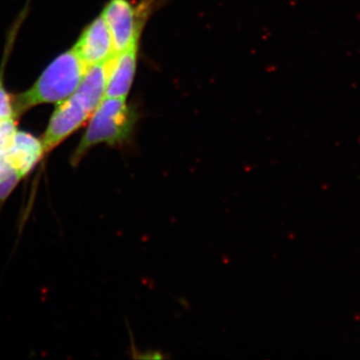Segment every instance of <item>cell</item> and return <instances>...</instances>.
Wrapping results in <instances>:
<instances>
[{
    "instance_id": "cell-6",
    "label": "cell",
    "mask_w": 360,
    "mask_h": 360,
    "mask_svg": "<svg viewBox=\"0 0 360 360\" xmlns=\"http://www.w3.org/2000/svg\"><path fill=\"white\" fill-rule=\"evenodd\" d=\"M139 46L115 53L108 63L105 97L127 98L136 72Z\"/></svg>"
},
{
    "instance_id": "cell-3",
    "label": "cell",
    "mask_w": 360,
    "mask_h": 360,
    "mask_svg": "<svg viewBox=\"0 0 360 360\" xmlns=\"http://www.w3.org/2000/svg\"><path fill=\"white\" fill-rule=\"evenodd\" d=\"M148 8L136 6L130 0H110L103 16L112 37L115 53L139 46Z\"/></svg>"
},
{
    "instance_id": "cell-4",
    "label": "cell",
    "mask_w": 360,
    "mask_h": 360,
    "mask_svg": "<svg viewBox=\"0 0 360 360\" xmlns=\"http://www.w3.org/2000/svg\"><path fill=\"white\" fill-rule=\"evenodd\" d=\"M56 104L58 105L41 139L45 155L58 148L91 116V113L73 94Z\"/></svg>"
},
{
    "instance_id": "cell-10",
    "label": "cell",
    "mask_w": 360,
    "mask_h": 360,
    "mask_svg": "<svg viewBox=\"0 0 360 360\" xmlns=\"http://www.w3.org/2000/svg\"><path fill=\"white\" fill-rule=\"evenodd\" d=\"M4 72L0 71V120L16 117L14 113L13 99L6 91L4 84Z\"/></svg>"
},
{
    "instance_id": "cell-11",
    "label": "cell",
    "mask_w": 360,
    "mask_h": 360,
    "mask_svg": "<svg viewBox=\"0 0 360 360\" xmlns=\"http://www.w3.org/2000/svg\"><path fill=\"white\" fill-rule=\"evenodd\" d=\"M21 179H22V177L20 174H14L9 176L8 179L0 181V205L11 195V193L18 186Z\"/></svg>"
},
{
    "instance_id": "cell-8",
    "label": "cell",
    "mask_w": 360,
    "mask_h": 360,
    "mask_svg": "<svg viewBox=\"0 0 360 360\" xmlns=\"http://www.w3.org/2000/svg\"><path fill=\"white\" fill-rule=\"evenodd\" d=\"M108 63L110 61L87 68L82 82L73 94L91 115L105 98Z\"/></svg>"
},
{
    "instance_id": "cell-5",
    "label": "cell",
    "mask_w": 360,
    "mask_h": 360,
    "mask_svg": "<svg viewBox=\"0 0 360 360\" xmlns=\"http://www.w3.org/2000/svg\"><path fill=\"white\" fill-rule=\"evenodd\" d=\"M73 49L86 68L108 63L115 56L112 37L103 15L86 26Z\"/></svg>"
},
{
    "instance_id": "cell-9",
    "label": "cell",
    "mask_w": 360,
    "mask_h": 360,
    "mask_svg": "<svg viewBox=\"0 0 360 360\" xmlns=\"http://www.w3.org/2000/svg\"><path fill=\"white\" fill-rule=\"evenodd\" d=\"M16 131L15 117L0 120V153H6L14 139Z\"/></svg>"
},
{
    "instance_id": "cell-7",
    "label": "cell",
    "mask_w": 360,
    "mask_h": 360,
    "mask_svg": "<svg viewBox=\"0 0 360 360\" xmlns=\"http://www.w3.org/2000/svg\"><path fill=\"white\" fill-rule=\"evenodd\" d=\"M6 156L13 169L25 177L45 155L41 139L25 131H16Z\"/></svg>"
},
{
    "instance_id": "cell-2",
    "label": "cell",
    "mask_w": 360,
    "mask_h": 360,
    "mask_svg": "<svg viewBox=\"0 0 360 360\" xmlns=\"http://www.w3.org/2000/svg\"><path fill=\"white\" fill-rule=\"evenodd\" d=\"M136 120V112L127 103V98L105 97L90 116L89 127L71 156V165H77L98 144L120 148L129 143Z\"/></svg>"
},
{
    "instance_id": "cell-1",
    "label": "cell",
    "mask_w": 360,
    "mask_h": 360,
    "mask_svg": "<svg viewBox=\"0 0 360 360\" xmlns=\"http://www.w3.org/2000/svg\"><path fill=\"white\" fill-rule=\"evenodd\" d=\"M86 68L75 49L60 54L30 89L14 97V113L18 116L39 104L58 103L68 98L77 89Z\"/></svg>"
}]
</instances>
